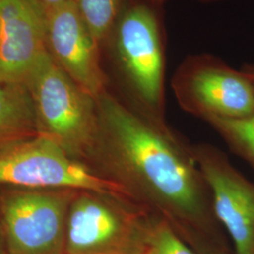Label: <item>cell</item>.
<instances>
[{
    "mask_svg": "<svg viewBox=\"0 0 254 254\" xmlns=\"http://www.w3.org/2000/svg\"><path fill=\"white\" fill-rule=\"evenodd\" d=\"M155 216L125 196L77 191L67 216L65 254H145Z\"/></svg>",
    "mask_w": 254,
    "mask_h": 254,
    "instance_id": "277c9868",
    "label": "cell"
},
{
    "mask_svg": "<svg viewBox=\"0 0 254 254\" xmlns=\"http://www.w3.org/2000/svg\"><path fill=\"white\" fill-rule=\"evenodd\" d=\"M171 85L180 108L204 122L254 115L249 77L214 55L188 56L173 73Z\"/></svg>",
    "mask_w": 254,
    "mask_h": 254,
    "instance_id": "8992f818",
    "label": "cell"
},
{
    "mask_svg": "<svg viewBox=\"0 0 254 254\" xmlns=\"http://www.w3.org/2000/svg\"><path fill=\"white\" fill-rule=\"evenodd\" d=\"M191 153L208 186L218 222L231 236L235 254H254V184L217 147L199 143Z\"/></svg>",
    "mask_w": 254,
    "mask_h": 254,
    "instance_id": "ba28073f",
    "label": "cell"
},
{
    "mask_svg": "<svg viewBox=\"0 0 254 254\" xmlns=\"http://www.w3.org/2000/svg\"><path fill=\"white\" fill-rule=\"evenodd\" d=\"M100 44L109 35L111 27L128 0H70Z\"/></svg>",
    "mask_w": 254,
    "mask_h": 254,
    "instance_id": "4fadbf2b",
    "label": "cell"
},
{
    "mask_svg": "<svg viewBox=\"0 0 254 254\" xmlns=\"http://www.w3.org/2000/svg\"><path fill=\"white\" fill-rule=\"evenodd\" d=\"M145 254H198L164 218L155 216Z\"/></svg>",
    "mask_w": 254,
    "mask_h": 254,
    "instance_id": "5bb4252c",
    "label": "cell"
},
{
    "mask_svg": "<svg viewBox=\"0 0 254 254\" xmlns=\"http://www.w3.org/2000/svg\"><path fill=\"white\" fill-rule=\"evenodd\" d=\"M0 254H9L5 236H4V233L2 230V226H1V222H0Z\"/></svg>",
    "mask_w": 254,
    "mask_h": 254,
    "instance_id": "ac0fdd59",
    "label": "cell"
},
{
    "mask_svg": "<svg viewBox=\"0 0 254 254\" xmlns=\"http://www.w3.org/2000/svg\"><path fill=\"white\" fill-rule=\"evenodd\" d=\"M37 2L46 10V12L56 9L59 6L63 5L67 0H36Z\"/></svg>",
    "mask_w": 254,
    "mask_h": 254,
    "instance_id": "2e32d148",
    "label": "cell"
},
{
    "mask_svg": "<svg viewBox=\"0 0 254 254\" xmlns=\"http://www.w3.org/2000/svg\"><path fill=\"white\" fill-rule=\"evenodd\" d=\"M159 1H161V2L165 3V1H166V0H159ZM200 1H203V2H213V1H220V0H200Z\"/></svg>",
    "mask_w": 254,
    "mask_h": 254,
    "instance_id": "d6986e66",
    "label": "cell"
},
{
    "mask_svg": "<svg viewBox=\"0 0 254 254\" xmlns=\"http://www.w3.org/2000/svg\"><path fill=\"white\" fill-rule=\"evenodd\" d=\"M190 246L198 254H226L216 246L211 245L210 242L196 241Z\"/></svg>",
    "mask_w": 254,
    "mask_h": 254,
    "instance_id": "9a60e30c",
    "label": "cell"
},
{
    "mask_svg": "<svg viewBox=\"0 0 254 254\" xmlns=\"http://www.w3.org/2000/svg\"><path fill=\"white\" fill-rule=\"evenodd\" d=\"M33 129L35 115L27 87L0 84V146L26 138Z\"/></svg>",
    "mask_w": 254,
    "mask_h": 254,
    "instance_id": "8fae6325",
    "label": "cell"
},
{
    "mask_svg": "<svg viewBox=\"0 0 254 254\" xmlns=\"http://www.w3.org/2000/svg\"><path fill=\"white\" fill-rule=\"evenodd\" d=\"M96 102L98 132L91 161L101 175L168 221L186 242L205 240L219 222L190 145L167 123L143 115L108 90Z\"/></svg>",
    "mask_w": 254,
    "mask_h": 254,
    "instance_id": "6da1fadb",
    "label": "cell"
},
{
    "mask_svg": "<svg viewBox=\"0 0 254 254\" xmlns=\"http://www.w3.org/2000/svg\"><path fill=\"white\" fill-rule=\"evenodd\" d=\"M46 49L65 73L97 98L107 91L100 44L70 0L46 12Z\"/></svg>",
    "mask_w": 254,
    "mask_h": 254,
    "instance_id": "9c48e42d",
    "label": "cell"
},
{
    "mask_svg": "<svg viewBox=\"0 0 254 254\" xmlns=\"http://www.w3.org/2000/svg\"><path fill=\"white\" fill-rule=\"evenodd\" d=\"M73 190H7L0 222L9 254H65L66 223Z\"/></svg>",
    "mask_w": 254,
    "mask_h": 254,
    "instance_id": "52a82bcc",
    "label": "cell"
},
{
    "mask_svg": "<svg viewBox=\"0 0 254 254\" xmlns=\"http://www.w3.org/2000/svg\"><path fill=\"white\" fill-rule=\"evenodd\" d=\"M0 185L27 190L96 191L130 198L117 183L38 134L0 146Z\"/></svg>",
    "mask_w": 254,
    "mask_h": 254,
    "instance_id": "5b68a950",
    "label": "cell"
},
{
    "mask_svg": "<svg viewBox=\"0 0 254 254\" xmlns=\"http://www.w3.org/2000/svg\"><path fill=\"white\" fill-rule=\"evenodd\" d=\"M242 71L247 74V76L249 77L250 81L252 83V86H253L254 93V64H252V65H249V66H247V67H244V68L242 69Z\"/></svg>",
    "mask_w": 254,
    "mask_h": 254,
    "instance_id": "e0dca14e",
    "label": "cell"
},
{
    "mask_svg": "<svg viewBox=\"0 0 254 254\" xmlns=\"http://www.w3.org/2000/svg\"><path fill=\"white\" fill-rule=\"evenodd\" d=\"M205 122L254 171V115L244 118H212Z\"/></svg>",
    "mask_w": 254,
    "mask_h": 254,
    "instance_id": "7c38bea8",
    "label": "cell"
},
{
    "mask_svg": "<svg viewBox=\"0 0 254 254\" xmlns=\"http://www.w3.org/2000/svg\"><path fill=\"white\" fill-rule=\"evenodd\" d=\"M164 3L128 0L102 44L129 107L150 118L166 121V30Z\"/></svg>",
    "mask_w": 254,
    "mask_h": 254,
    "instance_id": "7a4b0ae2",
    "label": "cell"
},
{
    "mask_svg": "<svg viewBox=\"0 0 254 254\" xmlns=\"http://www.w3.org/2000/svg\"><path fill=\"white\" fill-rule=\"evenodd\" d=\"M46 27L36 0H0V84L25 85L46 51Z\"/></svg>",
    "mask_w": 254,
    "mask_h": 254,
    "instance_id": "30bf717a",
    "label": "cell"
},
{
    "mask_svg": "<svg viewBox=\"0 0 254 254\" xmlns=\"http://www.w3.org/2000/svg\"><path fill=\"white\" fill-rule=\"evenodd\" d=\"M38 135L84 163L91 161L98 132L97 102L56 64L47 49L25 83Z\"/></svg>",
    "mask_w": 254,
    "mask_h": 254,
    "instance_id": "3957f363",
    "label": "cell"
}]
</instances>
